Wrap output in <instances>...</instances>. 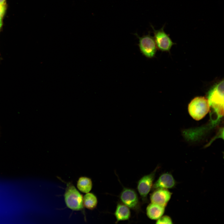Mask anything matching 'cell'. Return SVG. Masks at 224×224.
Returning a JSON list of instances; mask_svg holds the SVG:
<instances>
[{
    "instance_id": "obj_6",
    "label": "cell",
    "mask_w": 224,
    "mask_h": 224,
    "mask_svg": "<svg viewBox=\"0 0 224 224\" xmlns=\"http://www.w3.org/2000/svg\"><path fill=\"white\" fill-rule=\"evenodd\" d=\"M157 169V167L150 174L143 176L138 182L137 190L143 203L148 202L147 196L152 189Z\"/></svg>"
},
{
    "instance_id": "obj_1",
    "label": "cell",
    "mask_w": 224,
    "mask_h": 224,
    "mask_svg": "<svg viewBox=\"0 0 224 224\" xmlns=\"http://www.w3.org/2000/svg\"><path fill=\"white\" fill-rule=\"evenodd\" d=\"M210 106L220 116L224 114V80L214 85L209 91L208 98Z\"/></svg>"
},
{
    "instance_id": "obj_4",
    "label": "cell",
    "mask_w": 224,
    "mask_h": 224,
    "mask_svg": "<svg viewBox=\"0 0 224 224\" xmlns=\"http://www.w3.org/2000/svg\"><path fill=\"white\" fill-rule=\"evenodd\" d=\"M134 35L138 39V45L142 55L148 58H153L155 55L157 47L154 38L151 35L150 32L141 37L137 33Z\"/></svg>"
},
{
    "instance_id": "obj_3",
    "label": "cell",
    "mask_w": 224,
    "mask_h": 224,
    "mask_svg": "<svg viewBox=\"0 0 224 224\" xmlns=\"http://www.w3.org/2000/svg\"><path fill=\"white\" fill-rule=\"evenodd\" d=\"M64 197L66 205L69 208L75 211L83 208L82 195L71 182L67 184Z\"/></svg>"
},
{
    "instance_id": "obj_11",
    "label": "cell",
    "mask_w": 224,
    "mask_h": 224,
    "mask_svg": "<svg viewBox=\"0 0 224 224\" xmlns=\"http://www.w3.org/2000/svg\"><path fill=\"white\" fill-rule=\"evenodd\" d=\"M116 223L120 221L128 220L131 217L129 208L122 203H117L114 213Z\"/></svg>"
},
{
    "instance_id": "obj_8",
    "label": "cell",
    "mask_w": 224,
    "mask_h": 224,
    "mask_svg": "<svg viewBox=\"0 0 224 224\" xmlns=\"http://www.w3.org/2000/svg\"><path fill=\"white\" fill-rule=\"evenodd\" d=\"M151 194V203L166 207L172 194L168 189H155Z\"/></svg>"
},
{
    "instance_id": "obj_17",
    "label": "cell",
    "mask_w": 224,
    "mask_h": 224,
    "mask_svg": "<svg viewBox=\"0 0 224 224\" xmlns=\"http://www.w3.org/2000/svg\"><path fill=\"white\" fill-rule=\"evenodd\" d=\"M6 0H0V4H3L5 3Z\"/></svg>"
},
{
    "instance_id": "obj_2",
    "label": "cell",
    "mask_w": 224,
    "mask_h": 224,
    "mask_svg": "<svg viewBox=\"0 0 224 224\" xmlns=\"http://www.w3.org/2000/svg\"><path fill=\"white\" fill-rule=\"evenodd\" d=\"M210 107L207 98L204 97H197L192 100L189 104L188 111L194 119L199 120L208 114Z\"/></svg>"
},
{
    "instance_id": "obj_10",
    "label": "cell",
    "mask_w": 224,
    "mask_h": 224,
    "mask_svg": "<svg viewBox=\"0 0 224 224\" xmlns=\"http://www.w3.org/2000/svg\"><path fill=\"white\" fill-rule=\"evenodd\" d=\"M165 207L151 203L146 208L147 216L151 219L157 220L163 215Z\"/></svg>"
},
{
    "instance_id": "obj_12",
    "label": "cell",
    "mask_w": 224,
    "mask_h": 224,
    "mask_svg": "<svg viewBox=\"0 0 224 224\" xmlns=\"http://www.w3.org/2000/svg\"><path fill=\"white\" fill-rule=\"evenodd\" d=\"M77 186L81 192L85 193H89L92 188V181L88 177H81L77 181Z\"/></svg>"
},
{
    "instance_id": "obj_9",
    "label": "cell",
    "mask_w": 224,
    "mask_h": 224,
    "mask_svg": "<svg viewBox=\"0 0 224 224\" xmlns=\"http://www.w3.org/2000/svg\"><path fill=\"white\" fill-rule=\"evenodd\" d=\"M176 182L171 174L169 173L162 174L153 184L152 190L159 189H170L174 188Z\"/></svg>"
},
{
    "instance_id": "obj_13",
    "label": "cell",
    "mask_w": 224,
    "mask_h": 224,
    "mask_svg": "<svg viewBox=\"0 0 224 224\" xmlns=\"http://www.w3.org/2000/svg\"><path fill=\"white\" fill-rule=\"evenodd\" d=\"M83 200L84 206L89 209H94L97 204V198L92 193H87L83 198Z\"/></svg>"
},
{
    "instance_id": "obj_16",
    "label": "cell",
    "mask_w": 224,
    "mask_h": 224,
    "mask_svg": "<svg viewBox=\"0 0 224 224\" xmlns=\"http://www.w3.org/2000/svg\"><path fill=\"white\" fill-rule=\"evenodd\" d=\"M2 17L0 16V29L1 28L2 25Z\"/></svg>"
},
{
    "instance_id": "obj_14",
    "label": "cell",
    "mask_w": 224,
    "mask_h": 224,
    "mask_svg": "<svg viewBox=\"0 0 224 224\" xmlns=\"http://www.w3.org/2000/svg\"><path fill=\"white\" fill-rule=\"evenodd\" d=\"M156 224H173L171 217L167 215L162 216L157 220Z\"/></svg>"
},
{
    "instance_id": "obj_15",
    "label": "cell",
    "mask_w": 224,
    "mask_h": 224,
    "mask_svg": "<svg viewBox=\"0 0 224 224\" xmlns=\"http://www.w3.org/2000/svg\"><path fill=\"white\" fill-rule=\"evenodd\" d=\"M6 10V6L5 3L0 4V16L2 17L4 15Z\"/></svg>"
},
{
    "instance_id": "obj_7",
    "label": "cell",
    "mask_w": 224,
    "mask_h": 224,
    "mask_svg": "<svg viewBox=\"0 0 224 224\" xmlns=\"http://www.w3.org/2000/svg\"><path fill=\"white\" fill-rule=\"evenodd\" d=\"M151 26L153 30L154 38L156 47L162 51H170L174 43L164 31L165 25L158 30H155L152 25Z\"/></svg>"
},
{
    "instance_id": "obj_5",
    "label": "cell",
    "mask_w": 224,
    "mask_h": 224,
    "mask_svg": "<svg viewBox=\"0 0 224 224\" xmlns=\"http://www.w3.org/2000/svg\"><path fill=\"white\" fill-rule=\"evenodd\" d=\"M122 203L137 213L141 210V204L138 195L134 189L124 188L119 195Z\"/></svg>"
}]
</instances>
